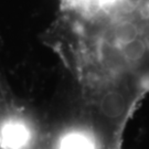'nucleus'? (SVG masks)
<instances>
[{
  "label": "nucleus",
  "mask_w": 149,
  "mask_h": 149,
  "mask_svg": "<svg viewBox=\"0 0 149 149\" xmlns=\"http://www.w3.org/2000/svg\"><path fill=\"white\" fill-rule=\"evenodd\" d=\"M0 140L5 148L22 149L30 140L29 128L20 122H10L2 125L0 130Z\"/></svg>",
  "instance_id": "nucleus-1"
},
{
  "label": "nucleus",
  "mask_w": 149,
  "mask_h": 149,
  "mask_svg": "<svg viewBox=\"0 0 149 149\" xmlns=\"http://www.w3.org/2000/svg\"><path fill=\"white\" fill-rule=\"evenodd\" d=\"M101 111L109 118H117L125 111V100L117 91H109L101 100Z\"/></svg>",
  "instance_id": "nucleus-2"
},
{
  "label": "nucleus",
  "mask_w": 149,
  "mask_h": 149,
  "mask_svg": "<svg viewBox=\"0 0 149 149\" xmlns=\"http://www.w3.org/2000/svg\"><path fill=\"white\" fill-rule=\"evenodd\" d=\"M123 58L128 62H138L145 56L147 52V44L141 38H136L133 41L124 44L122 48H119Z\"/></svg>",
  "instance_id": "nucleus-3"
},
{
  "label": "nucleus",
  "mask_w": 149,
  "mask_h": 149,
  "mask_svg": "<svg viewBox=\"0 0 149 149\" xmlns=\"http://www.w3.org/2000/svg\"><path fill=\"white\" fill-rule=\"evenodd\" d=\"M60 149H95L90 139L84 135L73 133L66 136L62 141Z\"/></svg>",
  "instance_id": "nucleus-4"
}]
</instances>
